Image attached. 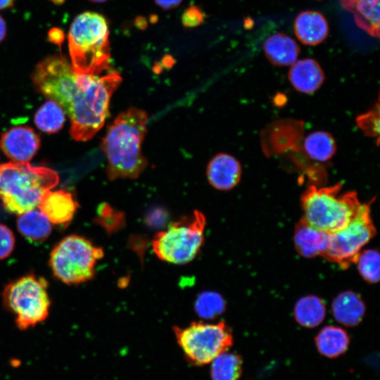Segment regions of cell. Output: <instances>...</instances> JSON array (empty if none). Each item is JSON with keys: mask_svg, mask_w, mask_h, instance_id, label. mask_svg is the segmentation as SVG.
<instances>
[{"mask_svg": "<svg viewBox=\"0 0 380 380\" xmlns=\"http://www.w3.org/2000/svg\"><path fill=\"white\" fill-rule=\"evenodd\" d=\"M147 122L145 111L129 108L108 127L101 148L107 158L106 171L110 180L134 179L145 169L147 161L141 153V144Z\"/></svg>", "mask_w": 380, "mask_h": 380, "instance_id": "cell-1", "label": "cell"}, {"mask_svg": "<svg viewBox=\"0 0 380 380\" xmlns=\"http://www.w3.org/2000/svg\"><path fill=\"white\" fill-rule=\"evenodd\" d=\"M77 74L78 92L70 113V135L76 141L91 139L109 115L111 96L121 82L110 70L100 75Z\"/></svg>", "mask_w": 380, "mask_h": 380, "instance_id": "cell-2", "label": "cell"}, {"mask_svg": "<svg viewBox=\"0 0 380 380\" xmlns=\"http://www.w3.org/2000/svg\"><path fill=\"white\" fill-rule=\"evenodd\" d=\"M58 182L52 169L28 163H5L0 165V198L8 212L20 215L38 206L44 194Z\"/></svg>", "mask_w": 380, "mask_h": 380, "instance_id": "cell-3", "label": "cell"}, {"mask_svg": "<svg viewBox=\"0 0 380 380\" xmlns=\"http://www.w3.org/2000/svg\"><path fill=\"white\" fill-rule=\"evenodd\" d=\"M108 26L94 12L77 15L68 35L71 65L77 74L100 75L110 70Z\"/></svg>", "mask_w": 380, "mask_h": 380, "instance_id": "cell-4", "label": "cell"}, {"mask_svg": "<svg viewBox=\"0 0 380 380\" xmlns=\"http://www.w3.org/2000/svg\"><path fill=\"white\" fill-rule=\"evenodd\" d=\"M341 187V183L319 188L310 186L301 196L303 218L327 234L346 227L361 203L355 191L340 194Z\"/></svg>", "mask_w": 380, "mask_h": 380, "instance_id": "cell-5", "label": "cell"}, {"mask_svg": "<svg viewBox=\"0 0 380 380\" xmlns=\"http://www.w3.org/2000/svg\"><path fill=\"white\" fill-rule=\"evenodd\" d=\"M205 217L198 210L172 222L152 240V248L160 260L175 265L186 264L198 253L204 240Z\"/></svg>", "mask_w": 380, "mask_h": 380, "instance_id": "cell-6", "label": "cell"}, {"mask_svg": "<svg viewBox=\"0 0 380 380\" xmlns=\"http://www.w3.org/2000/svg\"><path fill=\"white\" fill-rule=\"evenodd\" d=\"M101 248L78 235L63 238L52 250L49 265L54 276L68 284L91 279L97 261L103 257Z\"/></svg>", "mask_w": 380, "mask_h": 380, "instance_id": "cell-7", "label": "cell"}, {"mask_svg": "<svg viewBox=\"0 0 380 380\" xmlns=\"http://www.w3.org/2000/svg\"><path fill=\"white\" fill-rule=\"evenodd\" d=\"M47 282L33 274L8 284L3 293L4 303L15 316L20 329L34 327L48 317L50 300Z\"/></svg>", "mask_w": 380, "mask_h": 380, "instance_id": "cell-8", "label": "cell"}, {"mask_svg": "<svg viewBox=\"0 0 380 380\" xmlns=\"http://www.w3.org/2000/svg\"><path fill=\"white\" fill-rule=\"evenodd\" d=\"M173 331L184 356L194 365L211 362L233 344L232 331L224 322H193L186 327H175Z\"/></svg>", "mask_w": 380, "mask_h": 380, "instance_id": "cell-9", "label": "cell"}, {"mask_svg": "<svg viewBox=\"0 0 380 380\" xmlns=\"http://www.w3.org/2000/svg\"><path fill=\"white\" fill-rule=\"evenodd\" d=\"M375 234L370 203H361L346 227L328 234L327 246L322 255L346 269L352 263H356L362 248Z\"/></svg>", "mask_w": 380, "mask_h": 380, "instance_id": "cell-10", "label": "cell"}, {"mask_svg": "<svg viewBox=\"0 0 380 380\" xmlns=\"http://www.w3.org/2000/svg\"><path fill=\"white\" fill-rule=\"evenodd\" d=\"M36 89L56 102L68 115L79 87L77 74L66 58L55 55L39 63L32 73Z\"/></svg>", "mask_w": 380, "mask_h": 380, "instance_id": "cell-11", "label": "cell"}, {"mask_svg": "<svg viewBox=\"0 0 380 380\" xmlns=\"http://www.w3.org/2000/svg\"><path fill=\"white\" fill-rule=\"evenodd\" d=\"M40 146V137L30 127H14L0 138V148L15 163H28Z\"/></svg>", "mask_w": 380, "mask_h": 380, "instance_id": "cell-12", "label": "cell"}, {"mask_svg": "<svg viewBox=\"0 0 380 380\" xmlns=\"http://www.w3.org/2000/svg\"><path fill=\"white\" fill-rule=\"evenodd\" d=\"M206 174L211 186L218 190L227 191L233 189L239 182L241 167L234 157L220 153L210 160Z\"/></svg>", "mask_w": 380, "mask_h": 380, "instance_id": "cell-13", "label": "cell"}, {"mask_svg": "<svg viewBox=\"0 0 380 380\" xmlns=\"http://www.w3.org/2000/svg\"><path fill=\"white\" fill-rule=\"evenodd\" d=\"M38 207L51 223L65 224L73 218L77 203L71 193L67 191L49 190L44 194Z\"/></svg>", "mask_w": 380, "mask_h": 380, "instance_id": "cell-14", "label": "cell"}, {"mask_svg": "<svg viewBox=\"0 0 380 380\" xmlns=\"http://www.w3.org/2000/svg\"><path fill=\"white\" fill-rule=\"evenodd\" d=\"M293 28L299 41L309 46L322 43L329 34V25L325 17L314 11L300 13L295 19Z\"/></svg>", "mask_w": 380, "mask_h": 380, "instance_id": "cell-15", "label": "cell"}, {"mask_svg": "<svg viewBox=\"0 0 380 380\" xmlns=\"http://www.w3.org/2000/svg\"><path fill=\"white\" fill-rule=\"evenodd\" d=\"M289 79L293 87L298 91L312 94L322 84L324 74L315 60L304 58L296 61L291 65Z\"/></svg>", "mask_w": 380, "mask_h": 380, "instance_id": "cell-16", "label": "cell"}, {"mask_svg": "<svg viewBox=\"0 0 380 380\" xmlns=\"http://www.w3.org/2000/svg\"><path fill=\"white\" fill-rule=\"evenodd\" d=\"M294 243L296 251L305 258L323 253L328 243V234L309 224L303 217L296 226Z\"/></svg>", "mask_w": 380, "mask_h": 380, "instance_id": "cell-17", "label": "cell"}, {"mask_svg": "<svg viewBox=\"0 0 380 380\" xmlns=\"http://www.w3.org/2000/svg\"><path fill=\"white\" fill-rule=\"evenodd\" d=\"M263 50L267 59L277 66L291 65L297 61L300 53L297 43L281 32L268 37L264 42Z\"/></svg>", "mask_w": 380, "mask_h": 380, "instance_id": "cell-18", "label": "cell"}, {"mask_svg": "<svg viewBox=\"0 0 380 380\" xmlns=\"http://www.w3.org/2000/svg\"><path fill=\"white\" fill-rule=\"evenodd\" d=\"M334 318L347 327H355L362 319L365 306L362 298L355 292L338 294L332 303Z\"/></svg>", "mask_w": 380, "mask_h": 380, "instance_id": "cell-19", "label": "cell"}, {"mask_svg": "<svg viewBox=\"0 0 380 380\" xmlns=\"http://www.w3.org/2000/svg\"><path fill=\"white\" fill-rule=\"evenodd\" d=\"M315 343L320 354L327 357L334 358L343 355L347 350L350 338L342 328L327 326L317 335Z\"/></svg>", "mask_w": 380, "mask_h": 380, "instance_id": "cell-20", "label": "cell"}, {"mask_svg": "<svg viewBox=\"0 0 380 380\" xmlns=\"http://www.w3.org/2000/svg\"><path fill=\"white\" fill-rule=\"evenodd\" d=\"M17 227L27 239L41 242L51 234V223L40 210H31L19 215Z\"/></svg>", "mask_w": 380, "mask_h": 380, "instance_id": "cell-21", "label": "cell"}, {"mask_svg": "<svg viewBox=\"0 0 380 380\" xmlns=\"http://www.w3.org/2000/svg\"><path fill=\"white\" fill-rule=\"evenodd\" d=\"M326 308L322 300L316 296H307L298 300L294 308L296 320L303 327L313 328L324 319Z\"/></svg>", "mask_w": 380, "mask_h": 380, "instance_id": "cell-22", "label": "cell"}, {"mask_svg": "<svg viewBox=\"0 0 380 380\" xmlns=\"http://www.w3.org/2000/svg\"><path fill=\"white\" fill-rule=\"evenodd\" d=\"M357 25L372 37L379 35V0H357L353 10Z\"/></svg>", "mask_w": 380, "mask_h": 380, "instance_id": "cell-23", "label": "cell"}, {"mask_svg": "<svg viewBox=\"0 0 380 380\" xmlns=\"http://www.w3.org/2000/svg\"><path fill=\"white\" fill-rule=\"evenodd\" d=\"M303 147L308 157L314 160L324 162L331 159L336 153V142L326 132L317 131L304 140Z\"/></svg>", "mask_w": 380, "mask_h": 380, "instance_id": "cell-24", "label": "cell"}, {"mask_svg": "<svg viewBox=\"0 0 380 380\" xmlns=\"http://www.w3.org/2000/svg\"><path fill=\"white\" fill-rule=\"evenodd\" d=\"M211 362L212 380H238L242 374V359L237 354L226 351Z\"/></svg>", "mask_w": 380, "mask_h": 380, "instance_id": "cell-25", "label": "cell"}, {"mask_svg": "<svg viewBox=\"0 0 380 380\" xmlns=\"http://www.w3.org/2000/svg\"><path fill=\"white\" fill-rule=\"evenodd\" d=\"M65 120V112L56 102L49 100L36 112L34 122L37 127L49 134L59 131Z\"/></svg>", "mask_w": 380, "mask_h": 380, "instance_id": "cell-26", "label": "cell"}, {"mask_svg": "<svg viewBox=\"0 0 380 380\" xmlns=\"http://www.w3.org/2000/svg\"><path fill=\"white\" fill-rule=\"evenodd\" d=\"M356 263L363 279L369 283H376L379 280V254L377 251L367 249L361 251Z\"/></svg>", "mask_w": 380, "mask_h": 380, "instance_id": "cell-27", "label": "cell"}, {"mask_svg": "<svg viewBox=\"0 0 380 380\" xmlns=\"http://www.w3.org/2000/svg\"><path fill=\"white\" fill-rule=\"evenodd\" d=\"M224 305L223 298L218 293L206 292L198 296L195 303V309L201 317L210 319L220 315Z\"/></svg>", "mask_w": 380, "mask_h": 380, "instance_id": "cell-28", "label": "cell"}, {"mask_svg": "<svg viewBox=\"0 0 380 380\" xmlns=\"http://www.w3.org/2000/svg\"><path fill=\"white\" fill-rule=\"evenodd\" d=\"M358 127L369 137L379 136V107L360 115L357 118Z\"/></svg>", "mask_w": 380, "mask_h": 380, "instance_id": "cell-29", "label": "cell"}, {"mask_svg": "<svg viewBox=\"0 0 380 380\" xmlns=\"http://www.w3.org/2000/svg\"><path fill=\"white\" fill-rule=\"evenodd\" d=\"M98 214L99 222L108 230L120 227L124 220L121 213L113 210L106 203L99 206Z\"/></svg>", "mask_w": 380, "mask_h": 380, "instance_id": "cell-30", "label": "cell"}, {"mask_svg": "<svg viewBox=\"0 0 380 380\" xmlns=\"http://www.w3.org/2000/svg\"><path fill=\"white\" fill-rule=\"evenodd\" d=\"M14 246L15 237L12 231L7 226L0 224V260L8 257Z\"/></svg>", "mask_w": 380, "mask_h": 380, "instance_id": "cell-31", "label": "cell"}, {"mask_svg": "<svg viewBox=\"0 0 380 380\" xmlns=\"http://www.w3.org/2000/svg\"><path fill=\"white\" fill-rule=\"evenodd\" d=\"M203 19L201 11L196 6H190L182 15V23L186 27H194L199 25Z\"/></svg>", "mask_w": 380, "mask_h": 380, "instance_id": "cell-32", "label": "cell"}, {"mask_svg": "<svg viewBox=\"0 0 380 380\" xmlns=\"http://www.w3.org/2000/svg\"><path fill=\"white\" fill-rule=\"evenodd\" d=\"M182 0H156L158 5L163 8H170L177 6Z\"/></svg>", "mask_w": 380, "mask_h": 380, "instance_id": "cell-33", "label": "cell"}, {"mask_svg": "<svg viewBox=\"0 0 380 380\" xmlns=\"http://www.w3.org/2000/svg\"><path fill=\"white\" fill-rule=\"evenodd\" d=\"M342 6L348 11L353 12L357 0H340Z\"/></svg>", "mask_w": 380, "mask_h": 380, "instance_id": "cell-34", "label": "cell"}, {"mask_svg": "<svg viewBox=\"0 0 380 380\" xmlns=\"http://www.w3.org/2000/svg\"><path fill=\"white\" fill-rule=\"evenodd\" d=\"M6 33V23L0 15V42L4 39Z\"/></svg>", "mask_w": 380, "mask_h": 380, "instance_id": "cell-35", "label": "cell"}, {"mask_svg": "<svg viewBox=\"0 0 380 380\" xmlns=\"http://www.w3.org/2000/svg\"><path fill=\"white\" fill-rule=\"evenodd\" d=\"M13 1L14 0H0V10L13 6Z\"/></svg>", "mask_w": 380, "mask_h": 380, "instance_id": "cell-36", "label": "cell"}, {"mask_svg": "<svg viewBox=\"0 0 380 380\" xmlns=\"http://www.w3.org/2000/svg\"><path fill=\"white\" fill-rule=\"evenodd\" d=\"M91 1H97V2H101V1H106V0H91Z\"/></svg>", "mask_w": 380, "mask_h": 380, "instance_id": "cell-37", "label": "cell"}]
</instances>
